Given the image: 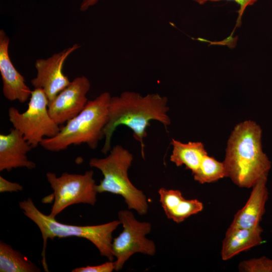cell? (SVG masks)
Returning <instances> with one entry per match:
<instances>
[{
	"mask_svg": "<svg viewBox=\"0 0 272 272\" xmlns=\"http://www.w3.org/2000/svg\"><path fill=\"white\" fill-rule=\"evenodd\" d=\"M168 99L158 94L142 96L140 93L124 91L119 96L111 97L109 106L108 120L104 130L105 142L101 150L106 154L111 149V139L116 128L123 125L133 132L134 139L141 147V155L145 159L144 139L151 120L160 122L167 130L171 123L168 115Z\"/></svg>",
	"mask_w": 272,
	"mask_h": 272,
	"instance_id": "cell-1",
	"label": "cell"
},
{
	"mask_svg": "<svg viewBox=\"0 0 272 272\" xmlns=\"http://www.w3.org/2000/svg\"><path fill=\"white\" fill-rule=\"evenodd\" d=\"M262 130L255 122L246 120L231 132L223 162L226 177L237 186L249 188L267 177L271 163L262 148Z\"/></svg>",
	"mask_w": 272,
	"mask_h": 272,
	"instance_id": "cell-2",
	"label": "cell"
},
{
	"mask_svg": "<svg viewBox=\"0 0 272 272\" xmlns=\"http://www.w3.org/2000/svg\"><path fill=\"white\" fill-rule=\"evenodd\" d=\"M111 97L105 92L88 101L84 109L66 122L55 137L43 139L41 147L49 151L59 152L71 145L85 144L91 149H96L99 142L104 138Z\"/></svg>",
	"mask_w": 272,
	"mask_h": 272,
	"instance_id": "cell-3",
	"label": "cell"
},
{
	"mask_svg": "<svg viewBox=\"0 0 272 272\" xmlns=\"http://www.w3.org/2000/svg\"><path fill=\"white\" fill-rule=\"evenodd\" d=\"M24 214L32 220L39 228L43 239L41 253L42 264L44 270L48 271L45 258L47 241L54 238L77 237L86 239L98 249L101 255L112 261L114 256L112 251V233L121 224L119 220L93 226H76L61 223L40 212L30 197L19 203Z\"/></svg>",
	"mask_w": 272,
	"mask_h": 272,
	"instance_id": "cell-4",
	"label": "cell"
},
{
	"mask_svg": "<svg viewBox=\"0 0 272 272\" xmlns=\"http://www.w3.org/2000/svg\"><path fill=\"white\" fill-rule=\"evenodd\" d=\"M133 160V155L119 145L111 148L109 154L103 158H93L89 165L99 169L103 175L99 184H96L97 193L110 192L122 196L128 209L138 214H147L148 203L144 192L130 181L128 170Z\"/></svg>",
	"mask_w": 272,
	"mask_h": 272,
	"instance_id": "cell-5",
	"label": "cell"
},
{
	"mask_svg": "<svg viewBox=\"0 0 272 272\" xmlns=\"http://www.w3.org/2000/svg\"><path fill=\"white\" fill-rule=\"evenodd\" d=\"M48 102L44 91L35 88L25 112L21 113L14 107L9 108V119L13 127L23 134L33 148L40 145L45 137H55L60 129L49 113Z\"/></svg>",
	"mask_w": 272,
	"mask_h": 272,
	"instance_id": "cell-6",
	"label": "cell"
},
{
	"mask_svg": "<svg viewBox=\"0 0 272 272\" xmlns=\"http://www.w3.org/2000/svg\"><path fill=\"white\" fill-rule=\"evenodd\" d=\"M92 170L83 174L63 173L57 177L55 173L48 172L46 178L53 190V204L49 215L52 218L67 207L77 203L94 206L97 201L95 180Z\"/></svg>",
	"mask_w": 272,
	"mask_h": 272,
	"instance_id": "cell-7",
	"label": "cell"
},
{
	"mask_svg": "<svg viewBox=\"0 0 272 272\" xmlns=\"http://www.w3.org/2000/svg\"><path fill=\"white\" fill-rule=\"evenodd\" d=\"M118 216L123 230L112 242V253L116 258V271L121 270L125 262L135 253L153 256L156 251L154 242L146 237L151 231L150 223L139 221L128 210L120 211Z\"/></svg>",
	"mask_w": 272,
	"mask_h": 272,
	"instance_id": "cell-8",
	"label": "cell"
},
{
	"mask_svg": "<svg viewBox=\"0 0 272 272\" xmlns=\"http://www.w3.org/2000/svg\"><path fill=\"white\" fill-rule=\"evenodd\" d=\"M79 47L75 44L47 59L36 60L35 66L37 75L31 82L34 88L44 91L49 102L70 83L67 77L63 73V65L69 55Z\"/></svg>",
	"mask_w": 272,
	"mask_h": 272,
	"instance_id": "cell-9",
	"label": "cell"
},
{
	"mask_svg": "<svg viewBox=\"0 0 272 272\" xmlns=\"http://www.w3.org/2000/svg\"><path fill=\"white\" fill-rule=\"evenodd\" d=\"M90 87L85 76L77 77L48 103L49 113L59 125L73 118L84 109L88 102L86 95Z\"/></svg>",
	"mask_w": 272,
	"mask_h": 272,
	"instance_id": "cell-10",
	"label": "cell"
},
{
	"mask_svg": "<svg viewBox=\"0 0 272 272\" xmlns=\"http://www.w3.org/2000/svg\"><path fill=\"white\" fill-rule=\"evenodd\" d=\"M10 39L3 30H0V72L3 81V93L11 101L26 102L32 91L26 84L24 77L16 69L10 58Z\"/></svg>",
	"mask_w": 272,
	"mask_h": 272,
	"instance_id": "cell-11",
	"label": "cell"
},
{
	"mask_svg": "<svg viewBox=\"0 0 272 272\" xmlns=\"http://www.w3.org/2000/svg\"><path fill=\"white\" fill-rule=\"evenodd\" d=\"M32 146L18 130L11 128L7 134H0V171H10L25 167L33 169L36 164L28 159L27 154Z\"/></svg>",
	"mask_w": 272,
	"mask_h": 272,
	"instance_id": "cell-12",
	"label": "cell"
},
{
	"mask_svg": "<svg viewBox=\"0 0 272 272\" xmlns=\"http://www.w3.org/2000/svg\"><path fill=\"white\" fill-rule=\"evenodd\" d=\"M267 177L259 180L252 188L245 205L234 215L230 228H245L260 225L268 197Z\"/></svg>",
	"mask_w": 272,
	"mask_h": 272,
	"instance_id": "cell-13",
	"label": "cell"
},
{
	"mask_svg": "<svg viewBox=\"0 0 272 272\" xmlns=\"http://www.w3.org/2000/svg\"><path fill=\"white\" fill-rule=\"evenodd\" d=\"M262 232L260 225L245 228H228L222 241V259L229 260L240 252L260 245L262 242Z\"/></svg>",
	"mask_w": 272,
	"mask_h": 272,
	"instance_id": "cell-14",
	"label": "cell"
},
{
	"mask_svg": "<svg viewBox=\"0 0 272 272\" xmlns=\"http://www.w3.org/2000/svg\"><path fill=\"white\" fill-rule=\"evenodd\" d=\"M172 152L170 161L177 167L185 165L193 173L198 168L203 157L207 155L203 144L199 142L183 143L174 139L171 142Z\"/></svg>",
	"mask_w": 272,
	"mask_h": 272,
	"instance_id": "cell-15",
	"label": "cell"
},
{
	"mask_svg": "<svg viewBox=\"0 0 272 272\" xmlns=\"http://www.w3.org/2000/svg\"><path fill=\"white\" fill-rule=\"evenodd\" d=\"M1 272H40L41 269L19 251L0 242Z\"/></svg>",
	"mask_w": 272,
	"mask_h": 272,
	"instance_id": "cell-16",
	"label": "cell"
},
{
	"mask_svg": "<svg viewBox=\"0 0 272 272\" xmlns=\"http://www.w3.org/2000/svg\"><path fill=\"white\" fill-rule=\"evenodd\" d=\"M192 175L194 180L200 184L211 183L226 177L225 168L223 162L207 154Z\"/></svg>",
	"mask_w": 272,
	"mask_h": 272,
	"instance_id": "cell-17",
	"label": "cell"
},
{
	"mask_svg": "<svg viewBox=\"0 0 272 272\" xmlns=\"http://www.w3.org/2000/svg\"><path fill=\"white\" fill-rule=\"evenodd\" d=\"M203 208V204L199 200L184 198L166 215L168 219L180 223L191 215L200 212Z\"/></svg>",
	"mask_w": 272,
	"mask_h": 272,
	"instance_id": "cell-18",
	"label": "cell"
},
{
	"mask_svg": "<svg viewBox=\"0 0 272 272\" xmlns=\"http://www.w3.org/2000/svg\"><path fill=\"white\" fill-rule=\"evenodd\" d=\"M240 271L272 272V259L262 256L241 261L238 265Z\"/></svg>",
	"mask_w": 272,
	"mask_h": 272,
	"instance_id": "cell-19",
	"label": "cell"
},
{
	"mask_svg": "<svg viewBox=\"0 0 272 272\" xmlns=\"http://www.w3.org/2000/svg\"><path fill=\"white\" fill-rule=\"evenodd\" d=\"M115 268V261L109 260L103 264L85 267H77L73 269L72 272H112Z\"/></svg>",
	"mask_w": 272,
	"mask_h": 272,
	"instance_id": "cell-20",
	"label": "cell"
},
{
	"mask_svg": "<svg viewBox=\"0 0 272 272\" xmlns=\"http://www.w3.org/2000/svg\"><path fill=\"white\" fill-rule=\"evenodd\" d=\"M199 5H203L208 2H218L221 0H193ZM233 1L239 6V9L237 11L238 17L236 21V27H240L241 25V19L246 9L253 5L257 0H229Z\"/></svg>",
	"mask_w": 272,
	"mask_h": 272,
	"instance_id": "cell-21",
	"label": "cell"
},
{
	"mask_svg": "<svg viewBox=\"0 0 272 272\" xmlns=\"http://www.w3.org/2000/svg\"><path fill=\"white\" fill-rule=\"evenodd\" d=\"M23 186L19 183L11 182L0 176V192H18L22 190Z\"/></svg>",
	"mask_w": 272,
	"mask_h": 272,
	"instance_id": "cell-22",
	"label": "cell"
},
{
	"mask_svg": "<svg viewBox=\"0 0 272 272\" xmlns=\"http://www.w3.org/2000/svg\"><path fill=\"white\" fill-rule=\"evenodd\" d=\"M99 0H83L80 7V10L84 11L90 7L96 4Z\"/></svg>",
	"mask_w": 272,
	"mask_h": 272,
	"instance_id": "cell-23",
	"label": "cell"
}]
</instances>
